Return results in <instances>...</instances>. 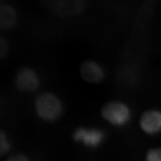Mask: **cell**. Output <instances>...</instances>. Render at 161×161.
Here are the masks:
<instances>
[{"instance_id":"cell-12","label":"cell","mask_w":161,"mask_h":161,"mask_svg":"<svg viewBox=\"0 0 161 161\" xmlns=\"http://www.w3.org/2000/svg\"><path fill=\"white\" fill-rule=\"evenodd\" d=\"M3 1H4V0H0V4L3 3Z\"/></svg>"},{"instance_id":"cell-4","label":"cell","mask_w":161,"mask_h":161,"mask_svg":"<svg viewBox=\"0 0 161 161\" xmlns=\"http://www.w3.org/2000/svg\"><path fill=\"white\" fill-rule=\"evenodd\" d=\"M73 140L89 149H96L103 143L106 133L98 128L78 127L72 134Z\"/></svg>"},{"instance_id":"cell-3","label":"cell","mask_w":161,"mask_h":161,"mask_svg":"<svg viewBox=\"0 0 161 161\" xmlns=\"http://www.w3.org/2000/svg\"><path fill=\"white\" fill-rule=\"evenodd\" d=\"M14 85L20 92L34 93L40 88V76L32 67L23 66L19 69L14 76Z\"/></svg>"},{"instance_id":"cell-5","label":"cell","mask_w":161,"mask_h":161,"mask_svg":"<svg viewBox=\"0 0 161 161\" xmlns=\"http://www.w3.org/2000/svg\"><path fill=\"white\" fill-rule=\"evenodd\" d=\"M143 132L149 136H156L161 132V110L149 109L145 111L139 120Z\"/></svg>"},{"instance_id":"cell-11","label":"cell","mask_w":161,"mask_h":161,"mask_svg":"<svg viewBox=\"0 0 161 161\" xmlns=\"http://www.w3.org/2000/svg\"><path fill=\"white\" fill-rule=\"evenodd\" d=\"M30 159L28 156L20 152L15 153L8 156L6 159V161H28Z\"/></svg>"},{"instance_id":"cell-8","label":"cell","mask_w":161,"mask_h":161,"mask_svg":"<svg viewBox=\"0 0 161 161\" xmlns=\"http://www.w3.org/2000/svg\"><path fill=\"white\" fill-rule=\"evenodd\" d=\"M12 149V143L9 140L6 131L0 128V157L7 155Z\"/></svg>"},{"instance_id":"cell-2","label":"cell","mask_w":161,"mask_h":161,"mask_svg":"<svg viewBox=\"0 0 161 161\" xmlns=\"http://www.w3.org/2000/svg\"><path fill=\"white\" fill-rule=\"evenodd\" d=\"M100 113L105 121L118 128L127 126L132 119V111L129 106L118 100H112L104 104Z\"/></svg>"},{"instance_id":"cell-10","label":"cell","mask_w":161,"mask_h":161,"mask_svg":"<svg viewBox=\"0 0 161 161\" xmlns=\"http://www.w3.org/2000/svg\"><path fill=\"white\" fill-rule=\"evenodd\" d=\"M10 51L9 42L2 35H0V60L5 58Z\"/></svg>"},{"instance_id":"cell-1","label":"cell","mask_w":161,"mask_h":161,"mask_svg":"<svg viewBox=\"0 0 161 161\" xmlns=\"http://www.w3.org/2000/svg\"><path fill=\"white\" fill-rule=\"evenodd\" d=\"M35 113L37 117L46 123H54L63 115L64 105L61 98L54 92H44L35 99Z\"/></svg>"},{"instance_id":"cell-9","label":"cell","mask_w":161,"mask_h":161,"mask_svg":"<svg viewBox=\"0 0 161 161\" xmlns=\"http://www.w3.org/2000/svg\"><path fill=\"white\" fill-rule=\"evenodd\" d=\"M147 161H161V147H153L149 150L146 154Z\"/></svg>"},{"instance_id":"cell-7","label":"cell","mask_w":161,"mask_h":161,"mask_svg":"<svg viewBox=\"0 0 161 161\" xmlns=\"http://www.w3.org/2000/svg\"><path fill=\"white\" fill-rule=\"evenodd\" d=\"M19 22V14L13 6L0 4V31H9L16 28Z\"/></svg>"},{"instance_id":"cell-6","label":"cell","mask_w":161,"mask_h":161,"mask_svg":"<svg viewBox=\"0 0 161 161\" xmlns=\"http://www.w3.org/2000/svg\"><path fill=\"white\" fill-rule=\"evenodd\" d=\"M80 76L82 78L90 84H98L105 78V70L97 62L88 60L80 64Z\"/></svg>"}]
</instances>
